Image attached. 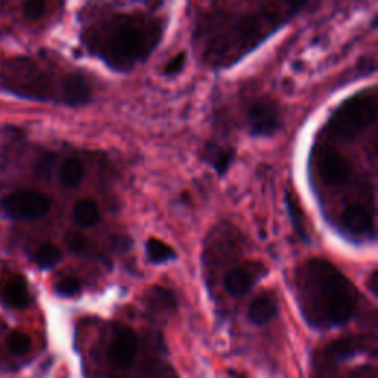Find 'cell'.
Wrapping results in <instances>:
<instances>
[{
	"mask_svg": "<svg viewBox=\"0 0 378 378\" xmlns=\"http://www.w3.org/2000/svg\"><path fill=\"white\" fill-rule=\"evenodd\" d=\"M308 3H263L256 10H213L196 31L201 59L214 70L231 67L290 23Z\"/></svg>",
	"mask_w": 378,
	"mask_h": 378,
	"instance_id": "obj_1",
	"label": "cell"
},
{
	"mask_svg": "<svg viewBox=\"0 0 378 378\" xmlns=\"http://www.w3.org/2000/svg\"><path fill=\"white\" fill-rule=\"evenodd\" d=\"M294 293L301 315L310 327L327 330L349 322L358 306L359 291L327 258L313 257L297 266Z\"/></svg>",
	"mask_w": 378,
	"mask_h": 378,
	"instance_id": "obj_2",
	"label": "cell"
},
{
	"mask_svg": "<svg viewBox=\"0 0 378 378\" xmlns=\"http://www.w3.org/2000/svg\"><path fill=\"white\" fill-rule=\"evenodd\" d=\"M163 19L142 12L115 14L86 35V45L114 71H131L148 59L163 39Z\"/></svg>",
	"mask_w": 378,
	"mask_h": 378,
	"instance_id": "obj_3",
	"label": "cell"
},
{
	"mask_svg": "<svg viewBox=\"0 0 378 378\" xmlns=\"http://www.w3.org/2000/svg\"><path fill=\"white\" fill-rule=\"evenodd\" d=\"M377 120V95L361 92L350 96L332 111L327 132L332 138L352 140L362 135Z\"/></svg>",
	"mask_w": 378,
	"mask_h": 378,
	"instance_id": "obj_4",
	"label": "cell"
},
{
	"mask_svg": "<svg viewBox=\"0 0 378 378\" xmlns=\"http://www.w3.org/2000/svg\"><path fill=\"white\" fill-rule=\"evenodd\" d=\"M313 170L318 180L325 187H343L352 179L353 167L340 151L330 145H318L312 155Z\"/></svg>",
	"mask_w": 378,
	"mask_h": 378,
	"instance_id": "obj_5",
	"label": "cell"
},
{
	"mask_svg": "<svg viewBox=\"0 0 378 378\" xmlns=\"http://www.w3.org/2000/svg\"><path fill=\"white\" fill-rule=\"evenodd\" d=\"M52 207L50 198L43 192L23 191L8 193L0 200V211L9 219L37 220L46 216Z\"/></svg>",
	"mask_w": 378,
	"mask_h": 378,
	"instance_id": "obj_6",
	"label": "cell"
},
{
	"mask_svg": "<svg viewBox=\"0 0 378 378\" xmlns=\"http://www.w3.org/2000/svg\"><path fill=\"white\" fill-rule=\"evenodd\" d=\"M283 126V110L276 101L261 98L247 110V131L253 138H272Z\"/></svg>",
	"mask_w": 378,
	"mask_h": 378,
	"instance_id": "obj_7",
	"label": "cell"
},
{
	"mask_svg": "<svg viewBox=\"0 0 378 378\" xmlns=\"http://www.w3.org/2000/svg\"><path fill=\"white\" fill-rule=\"evenodd\" d=\"M340 232L352 240H371L375 238V214L374 209L365 204L353 202L340 213L337 219Z\"/></svg>",
	"mask_w": 378,
	"mask_h": 378,
	"instance_id": "obj_8",
	"label": "cell"
},
{
	"mask_svg": "<svg viewBox=\"0 0 378 378\" xmlns=\"http://www.w3.org/2000/svg\"><path fill=\"white\" fill-rule=\"evenodd\" d=\"M267 275V267L261 262H248L226 272L223 288L232 297H243Z\"/></svg>",
	"mask_w": 378,
	"mask_h": 378,
	"instance_id": "obj_9",
	"label": "cell"
},
{
	"mask_svg": "<svg viewBox=\"0 0 378 378\" xmlns=\"http://www.w3.org/2000/svg\"><path fill=\"white\" fill-rule=\"evenodd\" d=\"M138 353V336L136 332L126 325H118L114 330L113 339L108 349V358L117 368L126 370L135 361Z\"/></svg>",
	"mask_w": 378,
	"mask_h": 378,
	"instance_id": "obj_10",
	"label": "cell"
},
{
	"mask_svg": "<svg viewBox=\"0 0 378 378\" xmlns=\"http://www.w3.org/2000/svg\"><path fill=\"white\" fill-rule=\"evenodd\" d=\"M92 84L80 73H68L62 80L61 104L67 106H83L92 101Z\"/></svg>",
	"mask_w": 378,
	"mask_h": 378,
	"instance_id": "obj_11",
	"label": "cell"
},
{
	"mask_svg": "<svg viewBox=\"0 0 378 378\" xmlns=\"http://www.w3.org/2000/svg\"><path fill=\"white\" fill-rule=\"evenodd\" d=\"M278 315V300L271 291H263L252 300L250 306L247 309L248 321L257 327L266 325Z\"/></svg>",
	"mask_w": 378,
	"mask_h": 378,
	"instance_id": "obj_12",
	"label": "cell"
},
{
	"mask_svg": "<svg viewBox=\"0 0 378 378\" xmlns=\"http://www.w3.org/2000/svg\"><path fill=\"white\" fill-rule=\"evenodd\" d=\"M3 301L12 309H26L30 305V291L23 276H14L3 287Z\"/></svg>",
	"mask_w": 378,
	"mask_h": 378,
	"instance_id": "obj_13",
	"label": "cell"
},
{
	"mask_svg": "<svg viewBox=\"0 0 378 378\" xmlns=\"http://www.w3.org/2000/svg\"><path fill=\"white\" fill-rule=\"evenodd\" d=\"M204 160L218 171L219 176H223L228 173L231 164L235 160V149L232 147H216V145H209L206 149H204Z\"/></svg>",
	"mask_w": 378,
	"mask_h": 378,
	"instance_id": "obj_14",
	"label": "cell"
},
{
	"mask_svg": "<svg viewBox=\"0 0 378 378\" xmlns=\"http://www.w3.org/2000/svg\"><path fill=\"white\" fill-rule=\"evenodd\" d=\"M74 220L82 228H92L101 220V211L98 204L92 198H83L74 206Z\"/></svg>",
	"mask_w": 378,
	"mask_h": 378,
	"instance_id": "obj_15",
	"label": "cell"
},
{
	"mask_svg": "<svg viewBox=\"0 0 378 378\" xmlns=\"http://www.w3.org/2000/svg\"><path fill=\"white\" fill-rule=\"evenodd\" d=\"M145 252L148 261L154 265H166L178 258L175 248L158 238H149L145 244Z\"/></svg>",
	"mask_w": 378,
	"mask_h": 378,
	"instance_id": "obj_16",
	"label": "cell"
},
{
	"mask_svg": "<svg viewBox=\"0 0 378 378\" xmlns=\"http://www.w3.org/2000/svg\"><path fill=\"white\" fill-rule=\"evenodd\" d=\"M84 178V164L79 158L70 157L64 161L59 169V180L64 187L75 188L79 187Z\"/></svg>",
	"mask_w": 378,
	"mask_h": 378,
	"instance_id": "obj_17",
	"label": "cell"
},
{
	"mask_svg": "<svg viewBox=\"0 0 378 378\" xmlns=\"http://www.w3.org/2000/svg\"><path fill=\"white\" fill-rule=\"evenodd\" d=\"M285 206H287L288 216H290L291 222H293V226H294L297 235L303 241H309V234H308L306 225H305V214H303V211H301L300 204L293 193L288 192L285 196Z\"/></svg>",
	"mask_w": 378,
	"mask_h": 378,
	"instance_id": "obj_18",
	"label": "cell"
},
{
	"mask_svg": "<svg viewBox=\"0 0 378 378\" xmlns=\"http://www.w3.org/2000/svg\"><path fill=\"white\" fill-rule=\"evenodd\" d=\"M35 262L39 267L41 269H50L53 266H57L61 258H62V252L55 244L45 243L37 247V250L35 252Z\"/></svg>",
	"mask_w": 378,
	"mask_h": 378,
	"instance_id": "obj_19",
	"label": "cell"
},
{
	"mask_svg": "<svg viewBox=\"0 0 378 378\" xmlns=\"http://www.w3.org/2000/svg\"><path fill=\"white\" fill-rule=\"evenodd\" d=\"M148 303L151 308L158 310H173L176 309L178 305L175 293L163 287L151 288L148 294Z\"/></svg>",
	"mask_w": 378,
	"mask_h": 378,
	"instance_id": "obj_20",
	"label": "cell"
},
{
	"mask_svg": "<svg viewBox=\"0 0 378 378\" xmlns=\"http://www.w3.org/2000/svg\"><path fill=\"white\" fill-rule=\"evenodd\" d=\"M359 350L361 346L355 339H341L331 343L327 348V353L337 359L352 358V356H355Z\"/></svg>",
	"mask_w": 378,
	"mask_h": 378,
	"instance_id": "obj_21",
	"label": "cell"
},
{
	"mask_svg": "<svg viewBox=\"0 0 378 378\" xmlns=\"http://www.w3.org/2000/svg\"><path fill=\"white\" fill-rule=\"evenodd\" d=\"M8 348L14 355H26L31 349V339L23 331H12L8 336Z\"/></svg>",
	"mask_w": 378,
	"mask_h": 378,
	"instance_id": "obj_22",
	"label": "cell"
},
{
	"mask_svg": "<svg viewBox=\"0 0 378 378\" xmlns=\"http://www.w3.org/2000/svg\"><path fill=\"white\" fill-rule=\"evenodd\" d=\"M82 291V281L75 276H64L55 284V293L59 297H74Z\"/></svg>",
	"mask_w": 378,
	"mask_h": 378,
	"instance_id": "obj_23",
	"label": "cell"
},
{
	"mask_svg": "<svg viewBox=\"0 0 378 378\" xmlns=\"http://www.w3.org/2000/svg\"><path fill=\"white\" fill-rule=\"evenodd\" d=\"M66 243H67V247L68 250L74 254H79V256H86L88 254L92 248H91V243L89 240L86 238L84 235L82 234H77V232H71L67 235L66 238Z\"/></svg>",
	"mask_w": 378,
	"mask_h": 378,
	"instance_id": "obj_24",
	"label": "cell"
},
{
	"mask_svg": "<svg viewBox=\"0 0 378 378\" xmlns=\"http://www.w3.org/2000/svg\"><path fill=\"white\" fill-rule=\"evenodd\" d=\"M46 12V3L45 2H39V0H35V2H27L24 5V15L26 18L36 21L40 19Z\"/></svg>",
	"mask_w": 378,
	"mask_h": 378,
	"instance_id": "obj_25",
	"label": "cell"
},
{
	"mask_svg": "<svg viewBox=\"0 0 378 378\" xmlns=\"http://www.w3.org/2000/svg\"><path fill=\"white\" fill-rule=\"evenodd\" d=\"M187 64V53L185 52H180L178 53V55L173 57L164 67V74L166 75H175L178 73H180L183 70V67H185Z\"/></svg>",
	"mask_w": 378,
	"mask_h": 378,
	"instance_id": "obj_26",
	"label": "cell"
},
{
	"mask_svg": "<svg viewBox=\"0 0 378 378\" xmlns=\"http://www.w3.org/2000/svg\"><path fill=\"white\" fill-rule=\"evenodd\" d=\"M377 276H378V274H377V271L374 269V271H372L371 275H370V278H368V287H370L371 293H372L374 296L377 294Z\"/></svg>",
	"mask_w": 378,
	"mask_h": 378,
	"instance_id": "obj_27",
	"label": "cell"
},
{
	"mask_svg": "<svg viewBox=\"0 0 378 378\" xmlns=\"http://www.w3.org/2000/svg\"><path fill=\"white\" fill-rule=\"evenodd\" d=\"M114 378H122V377H114Z\"/></svg>",
	"mask_w": 378,
	"mask_h": 378,
	"instance_id": "obj_28",
	"label": "cell"
}]
</instances>
